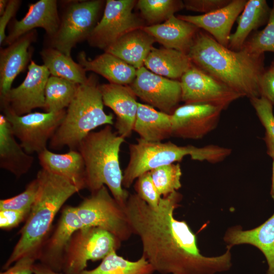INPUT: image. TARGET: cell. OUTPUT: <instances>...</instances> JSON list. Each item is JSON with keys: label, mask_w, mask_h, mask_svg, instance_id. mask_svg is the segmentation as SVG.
Wrapping results in <instances>:
<instances>
[{"label": "cell", "mask_w": 274, "mask_h": 274, "mask_svg": "<svg viewBox=\"0 0 274 274\" xmlns=\"http://www.w3.org/2000/svg\"><path fill=\"white\" fill-rule=\"evenodd\" d=\"M9 1L1 0L0 1V15L2 16L5 12Z\"/></svg>", "instance_id": "f6af8a7d"}, {"label": "cell", "mask_w": 274, "mask_h": 274, "mask_svg": "<svg viewBox=\"0 0 274 274\" xmlns=\"http://www.w3.org/2000/svg\"><path fill=\"white\" fill-rule=\"evenodd\" d=\"M129 145V159L123 173L122 185L128 188L142 175L160 166L181 161L186 156L198 161L202 147L179 146L170 142H149L140 138Z\"/></svg>", "instance_id": "8992f818"}, {"label": "cell", "mask_w": 274, "mask_h": 274, "mask_svg": "<svg viewBox=\"0 0 274 274\" xmlns=\"http://www.w3.org/2000/svg\"><path fill=\"white\" fill-rule=\"evenodd\" d=\"M264 54L230 50L201 30L188 53L193 64L249 99L260 97Z\"/></svg>", "instance_id": "7a4b0ae2"}, {"label": "cell", "mask_w": 274, "mask_h": 274, "mask_svg": "<svg viewBox=\"0 0 274 274\" xmlns=\"http://www.w3.org/2000/svg\"><path fill=\"white\" fill-rule=\"evenodd\" d=\"M27 212L14 210H0V228L9 230L17 226L24 219Z\"/></svg>", "instance_id": "ab89813d"}, {"label": "cell", "mask_w": 274, "mask_h": 274, "mask_svg": "<svg viewBox=\"0 0 274 274\" xmlns=\"http://www.w3.org/2000/svg\"><path fill=\"white\" fill-rule=\"evenodd\" d=\"M67 2L60 17L59 28L49 39V45L71 56L73 48L88 39L98 22L105 2L101 0L74 1Z\"/></svg>", "instance_id": "52a82bcc"}, {"label": "cell", "mask_w": 274, "mask_h": 274, "mask_svg": "<svg viewBox=\"0 0 274 274\" xmlns=\"http://www.w3.org/2000/svg\"><path fill=\"white\" fill-rule=\"evenodd\" d=\"M152 181L161 196L178 191L181 187L182 169L179 163L163 165L149 172Z\"/></svg>", "instance_id": "836d02e7"}, {"label": "cell", "mask_w": 274, "mask_h": 274, "mask_svg": "<svg viewBox=\"0 0 274 274\" xmlns=\"http://www.w3.org/2000/svg\"><path fill=\"white\" fill-rule=\"evenodd\" d=\"M21 1L19 0L9 1L6 9L0 18V44L4 43L6 35L5 30L10 20L13 17L18 10Z\"/></svg>", "instance_id": "7bdbcfd3"}, {"label": "cell", "mask_w": 274, "mask_h": 274, "mask_svg": "<svg viewBox=\"0 0 274 274\" xmlns=\"http://www.w3.org/2000/svg\"><path fill=\"white\" fill-rule=\"evenodd\" d=\"M77 60L85 71H92L99 74L110 83L128 85L136 77V68L106 52L93 59H88L85 52L81 51L78 55Z\"/></svg>", "instance_id": "d4e9b609"}, {"label": "cell", "mask_w": 274, "mask_h": 274, "mask_svg": "<svg viewBox=\"0 0 274 274\" xmlns=\"http://www.w3.org/2000/svg\"><path fill=\"white\" fill-rule=\"evenodd\" d=\"M37 260L38 258L35 256H23L15 262L13 265L1 272L0 274H34L33 266Z\"/></svg>", "instance_id": "60d3db41"}, {"label": "cell", "mask_w": 274, "mask_h": 274, "mask_svg": "<svg viewBox=\"0 0 274 274\" xmlns=\"http://www.w3.org/2000/svg\"><path fill=\"white\" fill-rule=\"evenodd\" d=\"M271 8L265 0H249L237 18L235 31L229 37L228 47L234 51L242 50L250 33L266 24Z\"/></svg>", "instance_id": "4316f807"}, {"label": "cell", "mask_w": 274, "mask_h": 274, "mask_svg": "<svg viewBox=\"0 0 274 274\" xmlns=\"http://www.w3.org/2000/svg\"><path fill=\"white\" fill-rule=\"evenodd\" d=\"M242 49L252 54H263L265 52H274V1L265 27L247 39Z\"/></svg>", "instance_id": "e575fe53"}, {"label": "cell", "mask_w": 274, "mask_h": 274, "mask_svg": "<svg viewBox=\"0 0 274 274\" xmlns=\"http://www.w3.org/2000/svg\"><path fill=\"white\" fill-rule=\"evenodd\" d=\"M79 84L64 79L51 76L45 90L46 112H56L67 108L77 92Z\"/></svg>", "instance_id": "1f68e13d"}, {"label": "cell", "mask_w": 274, "mask_h": 274, "mask_svg": "<svg viewBox=\"0 0 274 274\" xmlns=\"http://www.w3.org/2000/svg\"><path fill=\"white\" fill-rule=\"evenodd\" d=\"M251 105L265 128V141L267 153L274 159V115L272 105L265 98L260 96L250 99Z\"/></svg>", "instance_id": "d590c367"}, {"label": "cell", "mask_w": 274, "mask_h": 274, "mask_svg": "<svg viewBox=\"0 0 274 274\" xmlns=\"http://www.w3.org/2000/svg\"><path fill=\"white\" fill-rule=\"evenodd\" d=\"M224 241L227 246L249 244L260 250L265 256L268 265L267 274H274V214L260 226L244 230L239 226L229 228Z\"/></svg>", "instance_id": "7402d4cb"}, {"label": "cell", "mask_w": 274, "mask_h": 274, "mask_svg": "<svg viewBox=\"0 0 274 274\" xmlns=\"http://www.w3.org/2000/svg\"><path fill=\"white\" fill-rule=\"evenodd\" d=\"M34 161L15 140L11 125L4 114L0 115V167L17 178L26 174Z\"/></svg>", "instance_id": "cb8c5ba5"}, {"label": "cell", "mask_w": 274, "mask_h": 274, "mask_svg": "<svg viewBox=\"0 0 274 274\" xmlns=\"http://www.w3.org/2000/svg\"><path fill=\"white\" fill-rule=\"evenodd\" d=\"M182 101L185 104L213 105L223 110L242 97L241 94L194 64L181 78Z\"/></svg>", "instance_id": "7c38bea8"}, {"label": "cell", "mask_w": 274, "mask_h": 274, "mask_svg": "<svg viewBox=\"0 0 274 274\" xmlns=\"http://www.w3.org/2000/svg\"><path fill=\"white\" fill-rule=\"evenodd\" d=\"M13 133L28 154H39L47 149L51 140L62 123L66 110L56 112L29 113L18 116L7 107L1 106Z\"/></svg>", "instance_id": "30bf717a"}, {"label": "cell", "mask_w": 274, "mask_h": 274, "mask_svg": "<svg viewBox=\"0 0 274 274\" xmlns=\"http://www.w3.org/2000/svg\"><path fill=\"white\" fill-rule=\"evenodd\" d=\"M36 178L39 184L36 199L20 230V238L3 266L4 270L23 256L38 258L57 212L69 198L80 191L66 179L43 168Z\"/></svg>", "instance_id": "3957f363"}, {"label": "cell", "mask_w": 274, "mask_h": 274, "mask_svg": "<svg viewBox=\"0 0 274 274\" xmlns=\"http://www.w3.org/2000/svg\"><path fill=\"white\" fill-rule=\"evenodd\" d=\"M38 157L42 168L66 179L79 191L86 188L85 165L78 150L57 154L46 149Z\"/></svg>", "instance_id": "603a6c76"}, {"label": "cell", "mask_w": 274, "mask_h": 274, "mask_svg": "<svg viewBox=\"0 0 274 274\" xmlns=\"http://www.w3.org/2000/svg\"><path fill=\"white\" fill-rule=\"evenodd\" d=\"M104 105L111 109L116 116L115 127L117 133L129 137L136 119L138 107L136 96L128 85L112 83L100 85Z\"/></svg>", "instance_id": "ac0fdd59"}, {"label": "cell", "mask_w": 274, "mask_h": 274, "mask_svg": "<svg viewBox=\"0 0 274 274\" xmlns=\"http://www.w3.org/2000/svg\"><path fill=\"white\" fill-rule=\"evenodd\" d=\"M136 5L150 25L165 21L184 8L183 1L180 0H139Z\"/></svg>", "instance_id": "d6a6232c"}, {"label": "cell", "mask_w": 274, "mask_h": 274, "mask_svg": "<svg viewBox=\"0 0 274 274\" xmlns=\"http://www.w3.org/2000/svg\"><path fill=\"white\" fill-rule=\"evenodd\" d=\"M270 194H271V197L274 200V159H273V162H272V183H271Z\"/></svg>", "instance_id": "bcb514c9"}, {"label": "cell", "mask_w": 274, "mask_h": 274, "mask_svg": "<svg viewBox=\"0 0 274 274\" xmlns=\"http://www.w3.org/2000/svg\"><path fill=\"white\" fill-rule=\"evenodd\" d=\"M182 199V194L174 191L162 196L154 209L136 193L129 195L124 210L132 233L142 242V256L161 274H215L229 270L231 248L227 247L219 256H203L187 222L175 218Z\"/></svg>", "instance_id": "6da1fadb"}, {"label": "cell", "mask_w": 274, "mask_h": 274, "mask_svg": "<svg viewBox=\"0 0 274 274\" xmlns=\"http://www.w3.org/2000/svg\"><path fill=\"white\" fill-rule=\"evenodd\" d=\"M27 74L18 87L0 96L1 106L7 107L18 116L45 107V90L49 71L44 65L31 60Z\"/></svg>", "instance_id": "5bb4252c"}, {"label": "cell", "mask_w": 274, "mask_h": 274, "mask_svg": "<svg viewBox=\"0 0 274 274\" xmlns=\"http://www.w3.org/2000/svg\"><path fill=\"white\" fill-rule=\"evenodd\" d=\"M44 64L50 75L78 84L86 82L88 77L83 66L59 50L47 47L40 52Z\"/></svg>", "instance_id": "f546056e"}, {"label": "cell", "mask_w": 274, "mask_h": 274, "mask_svg": "<svg viewBox=\"0 0 274 274\" xmlns=\"http://www.w3.org/2000/svg\"><path fill=\"white\" fill-rule=\"evenodd\" d=\"M104 105L97 77L92 74L86 82L79 85L62 123L49 141L50 148L58 150L67 147L77 150L82 140L93 129L113 125V115L105 113Z\"/></svg>", "instance_id": "5b68a950"}, {"label": "cell", "mask_w": 274, "mask_h": 274, "mask_svg": "<svg viewBox=\"0 0 274 274\" xmlns=\"http://www.w3.org/2000/svg\"><path fill=\"white\" fill-rule=\"evenodd\" d=\"M134 189L136 194L149 206L154 209L158 207L162 196L154 185L149 172L136 180Z\"/></svg>", "instance_id": "74e56055"}, {"label": "cell", "mask_w": 274, "mask_h": 274, "mask_svg": "<svg viewBox=\"0 0 274 274\" xmlns=\"http://www.w3.org/2000/svg\"><path fill=\"white\" fill-rule=\"evenodd\" d=\"M155 42L154 38L142 28L126 33L105 51L137 70L144 66L145 60Z\"/></svg>", "instance_id": "484cf974"}, {"label": "cell", "mask_w": 274, "mask_h": 274, "mask_svg": "<svg viewBox=\"0 0 274 274\" xmlns=\"http://www.w3.org/2000/svg\"><path fill=\"white\" fill-rule=\"evenodd\" d=\"M134 0H107L103 14L87 39L92 47L106 49L126 33L145 26L132 12Z\"/></svg>", "instance_id": "8fae6325"}, {"label": "cell", "mask_w": 274, "mask_h": 274, "mask_svg": "<svg viewBox=\"0 0 274 274\" xmlns=\"http://www.w3.org/2000/svg\"><path fill=\"white\" fill-rule=\"evenodd\" d=\"M272 72H274V63H273L271 67L269 68Z\"/></svg>", "instance_id": "7dc6e473"}, {"label": "cell", "mask_w": 274, "mask_h": 274, "mask_svg": "<svg viewBox=\"0 0 274 274\" xmlns=\"http://www.w3.org/2000/svg\"><path fill=\"white\" fill-rule=\"evenodd\" d=\"M142 29L164 48L188 54L200 29L191 23L173 15L163 23L145 26Z\"/></svg>", "instance_id": "44dd1931"}, {"label": "cell", "mask_w": 274, "mask_h": 274, "mask_svg": "<svg viewBox=\"0 0 274 274\" xmlns=\"http://www.w3.org/2000/svg\"><path fill=\"white\" fill-rule=\"evenodd\" d=\"M83 225L76 207L67 206L62 210L54 229L43 244L38 254L40 263L58 272H62L64 256L69 242Z\"/></svg>", "instance_id": "2e32d148"}, {"label": "cell", "mask_w": 274, "mask_h": 274, "mask_svg": "<svg viewBox=\"0 0 274 274\" xmlns=\"http://www.w3.org/2000/svg\"><path fill=\"white\" fill-rule=\"evenodd\" d=\"M154 270L143 256L132 261L113 251L104 258L95 268L85 269L80 274H153Z\"/></svg>", "instance_id": "4dcf8cb0"}, {"label": "cell", "mask_w": 274, "mask_h": 274, "mask_svg": "<svg viewBox=\"0 0 274 274\" xmlns=\"http://www.w3.org/2000/svg\"><path fill=\"white\" fill-rule=\"evenodd\" d=\"M76 208L83 227H99L121 241L128 239L132 234L124 208L106 186L92 193Z\"/></svg>", "instance_id": "9c48e42d"}, {"label": "cell", "mask_w": 274, "mask_h": 274, "mask_svg": "<svg viewBox=\"0 0 274 274\" xmlns=\"http://www.w3.org/2000/svg\"><path fill=\"white\" fill-rule=\"evenodd\" d=\"M121 242L99 227H83L77 230L66 249L62 272L80 274L86 269L89 261L102 260L119 249Z\"/></svg>", "instance_id": "ba28073f"}, {"label": "cell", "mask_w": 274, "mask_h": 274, "mask_svg": "<svg viewBox=\"0 0 274 274\" xmlns=\"http://www.w3.org/2000/svg\"><path fill=\"white\" fill-rule=\"evenodd\" d=\"M260 96L274 105V72L270 68L265 70L259 81Z\"/></svg>", "instance_id": "b9f144b4"}, {"label": "cell", "mask_w": 274, "mask_h": 274, "mask_svg": "<svg viewBox=\"0 0 274 274\" xmlns=\"http://www.w3.org/2000/svg\"><path fill=\"white\" fill-rule=\"evenodd\" d=\"M222 111L208 104L179 106L171 115L172 136L193 140L203 138L216 128Z\"/></svg>", "instance_id": "9a60e30c"}, {"label": "cell", "mask_w": 274, "mask_h": 274, "mask_svg": "<svg viewBox=\"0 0 274 274\" xmlns=\"http://www.w3.org/2000/svg\"><path fill=\"white\" fill-rule=\"evenodd\" d=\"M247 2V0H231L225 7L210 13L199 15H179L177 17L204 30L219 44L228 47L232 25Z\"/></svg>", "instance_id": "d6986e66"}, {"label": "cell", "mask_w": 274, "mask_h": 274, "mask_svg": "<svg viewBox=\"0 0 274 274\" xmlns=\"http://www.w3.org/2000/svg\"><path fill=\"white\" fill-rule=\"evenodd\" d=\"M130 87L135 95L158 111L172 115L182 101L180 81L157 75L145 66L137 69Z\"/></svg>", "instance_id": "4fadbf2b"}, {"label": "cell", "mask_w": 274, "mask_h": 274, "mask_svg": "<svg viewBox=\"0 0 274 274\" xmlns=\"http://www.w3.org/2000/svg\"><path fill=\"white\" fill-rule=\"evenodd\" d=\"M231 0H185L184 8L191 11L208 14L227 6Z\"/></svg>", "instance_id": "f35d334b"}, {"label": "cell", "mask_w": 274, "mask_h": 274, "mask_svg": "<svg viewBox=\"0 0 274 274\" xmlns=\"http://www.w3.org/2000/svg\"><path fill=\"white\" fill-rule=\"evenodd\" d=\"M133 131L149 142H161L172 136L171 115L138 102Z\"/></svg>", "instance_id": "83f0119b"}, {"label": "cell", "mask_w": 274, "mask_h": 274, "mask_svg": "<svg viewBox=\"0 0 274 274\" xmlns=\"http://www.w3.org/2000/svg\"><path fill=\"white\" fill-rule=\"evenodd\" d=\"M124 141V138L107 125L99 131L89 133L77 149L85 163L86 188L92 193L103 186H107L123 208L129 195L123 188L119 162L120 147Z\"/></svg>", "instance_id": "277c9868"}, {"label": "cell", "mask_w": 274, "mask_h": 274, "mask_svg": "<svg viewBox=\"0 0 274 274\" xmlns=\"http://www.w3.org/2000/svg\"><path fill=\"white\" fill-rule=\"evenodd\" d=\"M37 32L23 35L0 52V96L11 89L16 76L23 71L30 60V45L36 41Z\"/></svg>", "instance_id": "ffe728a7"}, {"label": "cell", "mask_w": 274, "mask_h": 274, "mask_svg": "<svg viewBox=\"0 0 274 274\" xmlns=\"http://www.w3.org/2000/svg\"><path fill=\"white\" fill-rule=\"evenodd\" d=\"M39 181L36 178L25 187L24 190L18 195L0 200V210H14L29 213L36 199Z\"/></svg>", "instance_id": "8d00e7d4"}, {"label": "cell", "mask_w": 274, "mask_h": 274, "mask_svg": "<svg viewBox=\"0 0 274 274\" xmlns=\"http://www.w3.org/2000/svg\"><path fill=\"white\" fill-rule=\"evenodd\" d=\"M192 65L188 54L165 48L153 47L144 62L151 72L173 80L181 79Z\"/></svg>", "instance_id": "f1b7e54d"}, {"label": "cell", "mask_w": 274, "mask_h": 274, "mask_svg": "<svg viewBox=\"0 0 274 274\" xmlns=\"http://www.w3.org/2000/svg\"><path fill=\"white\" fill-rule=\"evenodd\" d=\"M60 23L57 1H39L29 6L27 13L21 20L13 21L3 44L10 45L37 27L44 28L48 38H51L57 32Z\"/></svg>", "instance_id": "e0dca14e"}, {"label": "cell", "mask_w": 274, "mask_h": 274, "mask_svg": "<svg viewBox=\"0 0 274 274\" xmlns=\"http://www.w3.org/2000/svg\"><path fill=\"white\" fill-rule=\"evenodd\" d=\"M34 274H66L63 272L55 271L41 263H35L33 266Z\"/></svg>", "instance_id": "ee69618b"}]
</instances>
